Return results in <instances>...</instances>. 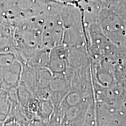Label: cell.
<instances>
[{
    "label": "cell",
    "mask_w": 126,
    "mask_h": 126,
    "mask_svg": "<svg viewBox=\"0 0 126 126\" xmlns=\"http://www.w3.org/2000/svg\"><path fill=\"white\" fill-rule=\"evenodd\" d=\"M97 22L102 32L118 48L126 34V8L106 7L99 12Z\"/></svg>",
    "instance_id": "cell-1"
},
{
    "label": "cell",
    "mask_w": 126,
    "mask_h": 126,
    "mask_svg": "<svg viewBox=\"0 0 126 126\" xmlns=\"http://www.w3.org/2000/svg\"><path fill=\"white\" fill-rule=\"evenodd\" d=\"M61 10L50 11L45 14V20L42 30V47L51 50L61 45L64 28L60 18Z\"/></svg>",
    "instance_id": "cell-3"
},
{
    "label": "cell",
    "mask_w": 126,
    "mask_h": 126,
    "mask_svg": "<svg viewBox=\"0 0 126 126\" xmlns=\"http://www.w3.org/2000/svg\"><path fill=\"white\" fill-rule=\"evenodd\" d=\"M22 69L16 53H0V89L8 92L18 87Z\"/></svg>",
    "instance_id": "cell-2"
},
{
    "label": "cell",
    "mask_w": 126,
    "mask_h": 126,
    "mask_svg": "<svg viewBox=\"0 0 126 126\" xmlns=\"http://www.w3.org/2000/svg\"><path fill=\"white\" fill-rule=\"evenodd\" d=\"M40 100V106H39L37 117L46 124L54 113V106L50 100Z\"/></svg>",
    "instance_id": "cell-6"
},
{
    "label": "cell",
    "mask_w": 126,
    "mask_h": 126,
    "mask_svg": "<svg viewBox=\"0 0 126 126\" xmlns=\"http://www.w3.org/2000/svg\"><path fill=\"white\" fill-rule=\"evenodd\" d=\"M11 107L8 92L0 89V122L3 123L8 117Z\"/></svg>",
    "instance_id": "cell-5"
},
{
    "label": "cell",
    "mask_w": 126,
    "mask_h": 126,
    "mask_svg": "<svg viewBox=\"0 0 126 126\" xmlns=\"http://www.w3.org/2000/svg\"><path fill=\"white\" fill-rule=\"evenodd\" d=\"M2 126H29V122L19 120L11 115H9L2 123Z\"/></svg>",
    "instance_id": "cell-7"
},
{
    "label": "cell",
    "mask_w": 126,
    "mask_h": 126,
    "mask_svg": "<svg viewBox=\"0 0 126 126\" xmlns=\"http://www.w3.org/2000/svg\"><path fill=\"white\" fill-rule=\"evenodd\" d=\"M68 50L62 45L50 51L47 68L53 75L65 74L68 68Z\"/></svg>",
    "instance_id": "cell-4"
}]
</instances>
